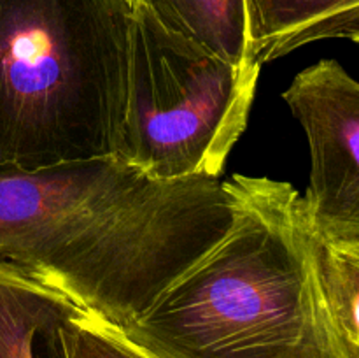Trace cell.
Here are the masks:
<instances>
[{"mask_svg":"<svg viewBox=\"0 0 359 358\" xmlns=\"http://www.w3.org/2000/svg\"><path fill=\"white\" fill-rule=\"evenodd\" d=\"M321 262L333 314L359 358V237L321 241Z\"/></svg>","mask_w":359,"mask_h":358,"instance_id":"obj_9","label":"cell"},{"mask_svg":"<svg viewBox=\"0 0 359 358\" xmlns=\"http://www.w3.org/2000/svg\"><path fill=\"white\" fill-rule=\"evenodd\" d=\"M161 27L233 63H252L248 0H132Z\"/></svg>","mask_w":359,"mask_h":358,"instance_id":"obj_8","label":"cell"},{"mask_svg":"<svg viewBox=\"0 0 359 358\" xmlns=\"http://www.w3.org/2000/svg\"><path fill=\"white\" fill-rule=\"evenodd\" d=\"M231 221L219 178L160 179L125 158L0 167V260L123 330Z\"/></svg>","mask_w":359,"mask_h":358,"instance_id":"obj_1","label":"cell"},{"mask_svg":"<svg viewBox=\"0 0 359 358\" xmlns=\"http://www.w3.org/2000/svg\"><path fill=\"white\" fill-rule=\"evenodd\" d=\"M62 343L65 358H151L83 309L63 321Z\"/></svg>","mask_w":359,"mask_h":358,"instance_id":"obj_10","label":"cell"},{"mask_svg":"<svg viewBox=\"0 0 359 358\" xmlns=\"http://www.w3.org/2000/svg\"><path fill=\"white\" fill-rule=\"evenodd\" d=\"M132 0H0V167L119 154Z\"/></svg>","mask_w":359,"mask_h":358,"instance_id":"obj_3","label":"cell"},{"mask_svg":"<svg viewBox=\"0 0 359 358\" xmlns=\"http://www.w3.org/2000/svg\"><path fill=\"white\" fill-rule=\"evenodd\" d=\"M77 309L62 291L0 260V358H65L62 325Z\"/></svg>","mask_w":359,"mask_h":358,"instance_id":"obj_6","label":"cell"},{"mask_svg":"<svg viewBox=\"0 0 359 358\" xmlns=\"http://www.w3.org/2000/svg\"><path fill=\"white\" fill-rule=\"evenodd\" d=\"M262 65L233 63L133 7L118 157L160 179L219 178L244 133Z\"/></svg>","mask_w":359,"mask_h":358,"instance_id":"obj_4","label":"cell"},{"mask_svg":"<svg viewBox=\"0 0 359 358\" xmlns=\"http://www.w3.org/2000/svg\"><path fill=\"white\" fill-rule=\"evenodd\" d=\"M252 60L263 67L330 39L359 44V0H248Z\"/></svg>","mask_w":359,"mask_h":358,"instance_id":"obj_7","label":"cell"},{"mask_svg":"<svg viewBox=\"0 0 359 358\" xmlns=\"http://www.w3.org/2000/svg\"><path fill=\"white\" fill-rule=\"evenodd\" d=\"M224 183V234L118 332L151 358H358L333 314L304 197L270 178Z\"/></svg>","mask_w":359,"mask_h":358,"instance_id":"obj_2","label":"cell"},{"mask_svg":"<svg viewBox=\"0 0 359 358\" xmlns=\"http://www.w3.org/2000/svg\"><path fill=\"white\" fill-rule=\"evenodd\" d=\"M309 144L305 213L319 241L359 237V81L325 58L283 91Z\"/></svg>","mask_w":359,"mask_h":358,"instance_id":"obj_5","label":"cell"}]
</instances>
